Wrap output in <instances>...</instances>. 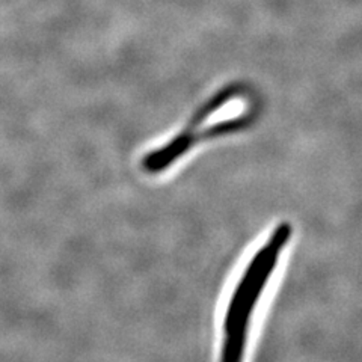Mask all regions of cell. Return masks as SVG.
Wrapping results in <instances>:
<instances>
[{
    "label": "cell",
    "mask_w": 362,
    "mask_h": 362,
    "mask_svg": "<svg viewBox=\"0 0 362 362\" xmlns=\"http://www.w3.org/2000/svg\"><path fill=\"white\" fill-rule=\"evenodd\" d=\"M291 230L288 225H282L270 237L267 246L257 254L249 264L243 279L237 286L225 317V344L222 362H240L246 341V331L251 313L262 294L272 270L288 239Z\"/></svg>",
    "instance_id": "2"
},
{
    "label": "cell",
    "mask_w": 362,
    "mask_h": 362,
    "mask_svg": "<svg viewBox=\"0 0 362 362\" xmlns=\"http://www.w3.org/2000/svg\"><path fill=\"white\" fill-rule=\"evenodd\" d=\"M254 100L252 90L247 86L231 85L219 90L195 113L189 126L180 132L175 139L148 156L145 162L146 168L150 171H162L198 141L245 129L252 122Z\"/></svg>",
    "instance_id": "1"
}]
</instances>
